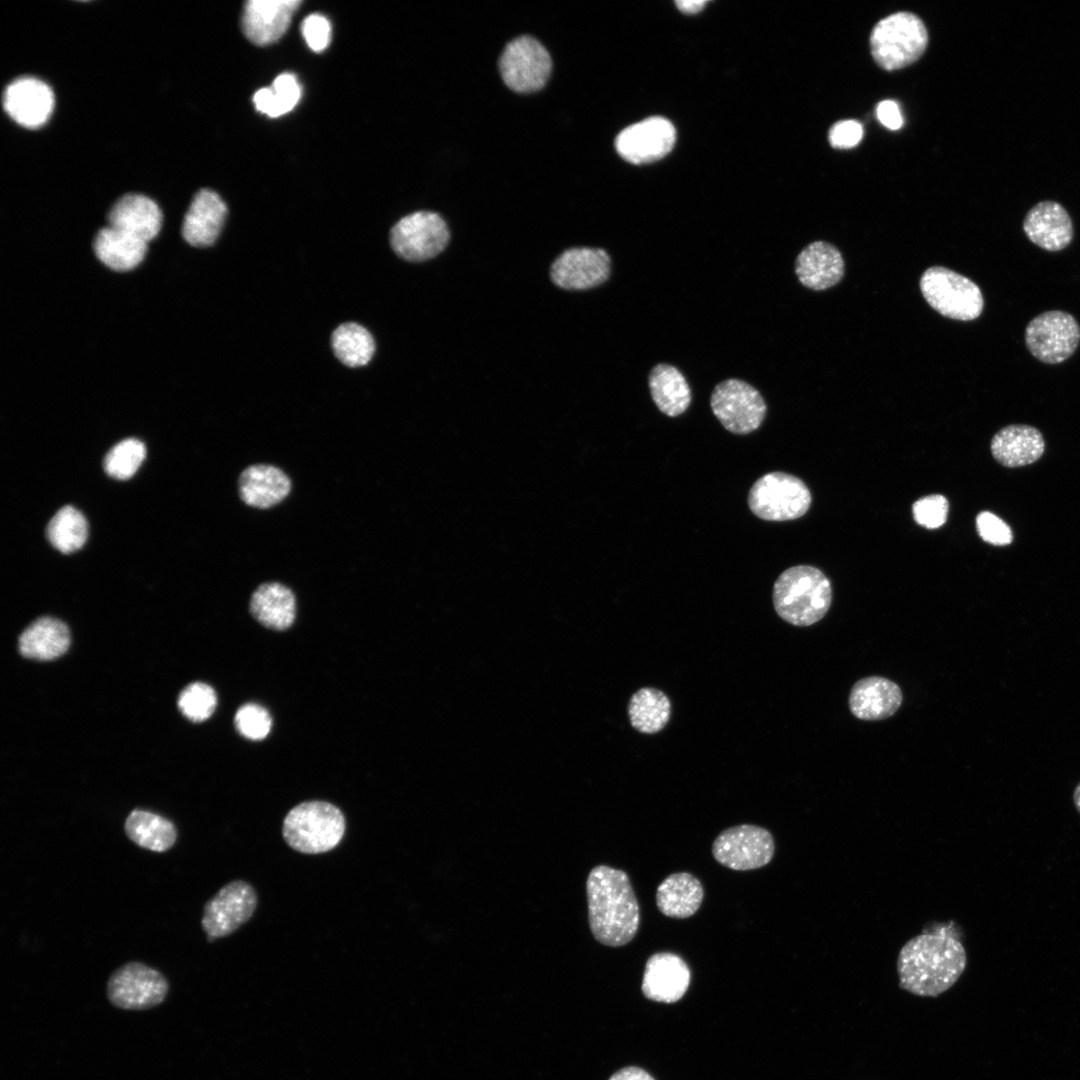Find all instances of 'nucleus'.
I'll list each match as a JSON object with an SVG mask.
<instances>
[{
  "label": "nucleus",
  "mask_w": 1080,
  "mask_h": 1080,
  "mask_svg": "<svg viewBox=\"0 0 1080 1080\" xmlns=\"http://www.w3.org/2000/svg\"><path fill=\"white\" fill-rule=\"evenodd\" d=\"M795 273L807 288L824 290L836 285L844 275V260L840 251L830 243L815 241L797 256Z\"/></svg>",
  "instance_id": "23"
},
{
  "label": "nucleus",
  "mask_w": 1080,
  "mask_h": 1080,
  "mask_svg": "<svg viewBox=\"0 0 1080 1080\" xmlns=\"http://www.w3.org/2000/svg\"><path fill=\"white\" fill-rule=\"evenodd\" d=\"M863 137V127L856 120H843L834 124L829 131L831 146L848 149L856 146Z\"/></svg>",
  "instance_id": "43"
},
{
  "label": "nucleus",
  "mask_w": 1080,
  "mask_h": 1080,
  "mask_svg": "<svg viewBox=\"0 0 1080 1080\" xmlns=\"http://www.w3.org/2000/svg\"><path fill=\"white\" fill-rule=\"evenodd\" d=\"M169 990L165 976L142 962L130 961L118 967L107 981L111 1004L125 1010H143L159 1005Z\"/></svg>",
  "instance_id": "9"
},
{
  "label": "nucleus",
  "mask_w": 1080,
  "mask_h": 1080,
  "mask_svg": "<svg viewBox=\"0 0 1080 1080\" xmlns=\"http://www.w3.org/2000/svg\"><path fill=\"white\" fill-rule=\"evenodd\" d=\"M335 356L348 367L366 365L375 351V342L363 326L347 322L338 326L331 336Z\"/></svg>",
  "instance_id": "34"
},
{
  "label": "nucleus",
  "mask_w": 1080,
  "mask_h": 1080,
  "mask_svg": "<svg viewBox=\"0 0 1080 1080\" xmlns=\"http://www.w3.org/2000/svg\"><path fill=\"white\" fill-rule=\"evenodd\" d=\"M609 1080H654L646 1071L638 1067H626L615 1074Z\"/></svg>",
  "instance_id": "45"
},
{
  "label": "nucleus",
  "mask_w": 1080,
  "mask_h": 1080,
  "mask_svg": "<svg viewBox=\"0 0 1080 1080\" xmlns=\"http://www.w3.org/2000/svg\"><path fill=\"white\" fill-rule=\"evenodd\" d=\"M628 716L632 727L637 731L645 734L657 733L670 719V700L656 688H641L630 698Z\"/></svg>",
  "instance_id": "33"
},
{
  "label": "nucleus",
  "mask_w": 1080,
  "mask_h": 1080,
  "mask_svg": "<svg viewBox=\"0 0 1080 1080\" xmlns=\"http://www.w3.org/2000/svg\"><path fill=\"white\" fill-rule=\"evenodd\" d=\"M93 249L96 257L110 269L128 271L143 260L147 242L108 225L97 232Z\"/></svg>",
  "instance_id": "30"
},
{
  "label": "nucleus",
  "mask_w": 1080,
  "mask_h": 1080,
  "mask_svg": "<svg viewBox=\"0 0 1080 1080\" xmlns=\"http://www.w3.org/2000/svg\"><path fill=\"white\" fill-rule=\"evenodd\" d=\"M710 405L723 427L739 435L759 428L766 415V404L760 392L740 379H727L717 384Z\"/></svg>",
  "instance_id": "10"
},
{
  "label": "nucleus",
  "mask_w": 1080,
  "mask_h": 1080,
  "mask_svg": "<svg viewBox=\"0 0 1080 1080\" xmlns=\"http://www.w3.org/2000/svg\"><path fill=\"white\" fill-rule=\"evenodd\" d=\"M87 535L86 518L71 505L59 509L47 526L49 542L62 553L79 550L86 542Z\"/></svg>",
  "instance_id": "35"
},
{
  "label": "nucleus",
  "mask_w": 1080,
  "mask_h": 1080,
  "mask_svg": "<svg viewBox=\"0 0 1080 1080\" xmlns=\"http://www.w3.org/2000/svg\"><path fill=\"white\" fill-rule=\"evenodd\" d=\"M920 290L934 310L951 319L974 320L984 307L980 288L969 278L945 267L928 268L921 276Z\"/></svg>",
  "instance_id": "6"
},
{
  "label": "nucleus",
  "mask_w": 1080,
  "mask_h": 1080,
  "mask_svg": "<svg viewBox=\"0 0 1080 1080\" xmlns=\"http://www.w3.org/2000/svg\"><path fill=\"white\" fill-rule=\"evenodd\" d=\"M775 843L765 828L741 824L723 830L712 844V854L721 865L737 871L758 869L773 858Z\"/></svg>",
  "instance_id": "12"
},
{
  "label": "nucleus",
  "mask_w": 1080,
  "mask_h": 1080,
  "mask_svg": "<svg viewBox=\"0 0 1080 1080\" xmlns=\"http://www.w3.org/2000/svg\"><path fill=\"white\" fill-rule=\"evenodd\" d=\"M301 96V88L293 74L283 73L270 88H261L253 96L258 111L278 117L291 111Z\"/></svg>",
  "instance_id": "36"
},
{
  "label": "nucleus",
  "mask_w": 1080,
  "mask_h": 1080,
  "mask_svg": "<svg viewBox=\"0 0 1080 1080\" xmlns=\"http://www.w3.org/2000/svg\"><path fill=\"white\" fill-rule=\"evenodd\" d=\"M249 608L260 624L282 631L288 629L295 620L296 599L287 586L278 582H267L253 592Z\"/></svg>",
  "instance_id": "27"
},
{
  "label": "nucleus",
  "mask_w": 1080,
  "mask_h": 1080,
  "mask_svg": "<svg viewBox=\"0 0 1080 1080\" xmlns=\"http://www.w3.org/2000/svg\"><path fill=\"white\" fill-rule=\"evenodd\" d=\"M811 494L794 475L771 472L760 477L748 494V506L767 521H786L803 516L810 507Z\"/></svg>",
  "instance_id": "7"
},
{
  "label": "nucleus",
  "mask_w": 1080,
  "mask_h": 1080,
  "mask_svg": "<svg viewBox=\"0 0 1080 1080\" xmlns=\"http://www.w3.org/2000/svg\"><path fill=\"white\" fill-rule=\"evenodd\" d=\"M346 820L332 803L302 802L285 816L282 836L289 847L304 854H320L334 849L342 840Z\"/></svg>",
  "instance_id": "4"
},
{
  "label": "nucleus",
  "mask_w": 1080,
  "mask_h": 1080,
  "mask_svg": "<svg viewBox=\"0 0 1080 1080\" xmlns=\"http://www.w3.org/2000/svg\"><path fill=\"white\" fill-rule=\"evenodd\" d=\"M450 232L445 220L431 211H417L400 219L391 229L394 252L410 262H422L440 254L447 246Z\"/></svg>",
  "instance_id": "8"
},
{
  "label": "nucleus",
  "mask_w": 1080,
  "mask_h": 1080,
  "mask_svg": "<svg viewBox=\"0 0 1080 1080\" xmlns=\"http://www.w3.org/2000/svg\"><path fill=\"white\" fill-rule=\"evenodd\" d=\"M504 83L518 93L541 89L550 77L552 60L546 48L535 38L520 36L510 41L499 59Z\"/></svg>",
  "instance_id": "11"
},
{
  "label": "nucleus",
  "mask_w": 1080,
  "mask_h": 1080,
  "mask_svg": "<svg viewBox=\"0 0 1080 1080\" xmlns=\"http://www.w3.org/2000/svg\"><path fill=\"white\" fill-rule=\"evenodd\" d=\"M707 1L703 0H681L676 1L677 8L685 14H695L700 12L706 5Z\"/></svg>",
  "instance_id": "46"
},
{
  "label": "nucleus",
  "mask_w": 1080,
  "mask_h": 1080,
  "mask_svg": "<svg viewBox=\"0 0 1080 1080\" xmlns=\"http://www.w3.org/2000/svg\"><path fill=\"white\" fill-rule=\"evenodd\" d=\"M1080 327L1069 313L1046 311L1033 318L1025 329V343L1038 360L1057 364L1068 359L1077 349Z\"/></svg>",
  "instance_id": "14"
},
{
  "label": "nucleus",
  "mask_w": 1080,
  "mask_h": 1080,
  "mask_svg": "<svg viewBox=\"0 0 1080 1080\" xmlns=\"http://www.w3.org/2000/svg\"><path fill=\"white\" fill-rule=\"evenodd\" d=\"M927 43L925 25L909 12L883 18L873 28L870 38L872 56L885 70H897L914 63L924 53Z\"/></svg>",
  "instance_id": "5"
},
{
  "label": "nucleus",
  "mask_w": 1080,
  "mask_h": 1080,
  "mask_svg": "<svg viewBox=\"0 0 1080 1080\" xmlns=\"http://www.w3.org/2000/svg\"><path fill=\"white\" fill-rule=\"evenodd\" d=\"M301 0H249L242 15L245 36L255 45L274 43L288 29Z\"/></svg>",
  "instance_id": "18"
},
{
  "label": "nucleus",
  "mask_w": 1080,
  "mask_h": 1080,
  "mask_svg": "<svg viewBox=\"0 0 1080 1080\" xmlns=\"http://www.w3.org/2000/svg\"><path fill=\"white\" fill-rule=\"evenodd\" d=\"M704 898L701 882L688 872H677L666 877L657 887L656 905L659 911L671 918L684 919L694 915Z\"/></svg>",
  "instance_id": "28"
},
{
  "label": "nucleus",
  "mask_w": 1080,
  "mask_h": 1080,
  "mask_svg": "<svg viewBox=\"0 0 1080 1080\" xmlns=\"http://www.w3.org/2000/svg\"><path fill=\"white\" fill-rule=\"evenodd\" d=\"M146 456L145 445L138 439L128 438L114 445L104 458L106 473L118 480L131 478Z\"/></svg>",
  "instance_id": "37"
},
{
  "label": "nucleus",
  "mask_w": 1080,
  "mask_h": 1080,
  "mask_svg": "<svg viewBox=\"0 0 1080 1080\" xmlns=\"http://www.w3.org/2000/svg\"><path fill=\"white\" fill-rule=\"evenodd\" d=\"M976 526L980 537L990 544L1002 546L1013 540L1010 527L989 511H982L977 515Z\"/></svg>",
  "instance_id": "41"
},
{
  "label": "nucleus",
  "mask_w": 1080,
  "mask_h": 1080,
  "mask_svg": "<svg viewBox=\"0 0 1080 1080\" xmlns=\"http://www.w3.org/2000/svg\"><path fill=\"white\" fill-rule=\"evenodd\" d=\"M1023 230L1031 242L1052 252L1066 248L1073 238L1068 212L1051 200L1041 201L1027 212Z\"/></svg>",
  "instance_id": "21"
},
{
  "label": "nucleus",
  "mask_w": 1080,
  "mask_h": 1080,
  "mask_svg": "<svg viewBox=\"0 0 1080 1080\" xmlns=\"http://www.w3.org/2000/svg\"><path fill=\"white\" fill-rule=\"evenodd\" d=\"M301 32L309 48L314 52H322L329 45L331 26L327 18L320 14L307 16L302 22Z\"/></svg>",
  "instance_id": "42"
},
{
  "label": "nucleus",
  "mask_w": 1080,
  "mask_h": 1080,
  "mask_svg": "<svg viewBox=\"0 0 1080 1080\" xmlns=\"http://www.w3.org/2000/svg\"><path fill=\"white\" fill-rule=\"evenodd\" d=\"M690 983V969L677 954L659 952L645 965L642 992L651 1000L672 1003L680 1000Z\"/></svg>",
  "instance_id": "19"
},
{
  "label": "nucleus",
  "mask_w": 1080,
  "mask_h": 1080,
  "mask_svg": "<svg viewBox=\"0 0 1080 1080\" xmlns=\"http://www.w3.org/2000/svg\"><path fill=\"white\" fill-rule=\"evenodd\" d=\"M948 509L947 499L939 494L920 498L912 507L915 521L929 529L938 528L946 522Z\"/></svg>",
  "instance_id": "40"
},
{
  "label": "nucleus",
  "mask_w": 1080,
  "mask_h": 1080,
  "mask_svg": "<svg viewBox=\"0 0 1080 1080\" xmlns=\"http://www.w3.org/2000/svg\"><path fill=\"white\" fill-rule=\"evenodd\" d=\"M70 645L68 627L53 617H41L19 637V651L27 658L47 661L63 655Z\"/></svg>",
  "instance_id": "29"
},
{
  "label": "nucleus",
  "mask_w": 1080,
  "mask_h": 1080,
  "mask_svg": "<svg viewBox=\"0 0 1080 1080\" xmlns=\"http://www.w3.org/2000/svg\"><path fill=\"white\" fill-rule=\"evenodd\" d=\"M257 894L251 884L234 880L224 885L203 907L201 927L208 942L226 937L253 915Z\"/></svg>",
  "instance_id": "13"
},
{
  "label": "nucleus",
  "mask_w": 1080,
  "mask_h": 1080,
  "mask_svg": "<svg viewBox=\"0 0 1080 1080\" xmlns=\"http://www.w3.org/2000/svg\"><path fill=\"white\" fill-rule=\"evenodd\" d=\"M238 732L250 740H262L271 730L272 719L269 712L255 703L242 705L235 715Z\"/></svg>",
  "instance_id": "39"
},
{
  "label": "nucleus",
  "mask_w": 1080,
  "mask_h": 1080,
  "mask_svg": "<svg viewBox=\"0 0 1080 1080\" xmlns=\"http://www.w3.org/2000/svg\"><path fill=\"white\" fill-rule=\"evenodd\" d=\"M676 131L663 117H650L622 130L615 141L618 153L633 164L657 161L673 148Z\"/></svg>",
  "instance_id": "16"
},
{
  "label": "nucleus",
  "mask_w": 1080,
  "mask_h": 1080,
  "mask_svg": "<svg viewBox=\"0 0 1080 1080\" xmlns=\"http://www.w3.org/2000/svg\"><path fill=\"white\" fill-rule=\"evenodd\" d=\"M1073 803H1074L1077 811L1080 813V782L1077 784V786L1074 789Z\"/></svg>",
  "instance_id": "47"
},
{
  "label": "nucleus",
  "mask_w": 1080,
  "mask_h": 1080,
  "mask_svg": "<svg viewBox=\"0 0 1080 1080\" xmlns=\"http://www.w3.org/2000/svg\"><path fill=\"white\" fill-rule=\"evenodd\" d=\"M967 955L963 944L942 928L911 938L897 958L899 987L920 997H937L963 974Z\"/></svg>",
  "instance_id": "1"
},
{
  "label": "nucleus",
  "mask_w": 1080,
  "mask_h": 1080,
  "mask_svg": "<svg viewBox=\"0 0 1080 1080\" xmlns=\"http://www.w3.org/2000/svg\"><path fill=\"white\" fill-rule=\"evenodd\" d=\"M588 921L593 937L609 947L628 944L640 923V910L629 877L607 865L594 867L587 877Z\"/></svg>",
  "instance_id": "2"
},
{
  "label": "nucleus",
  "mask_w": 1080,
  "mask_h": 1080,
  "mask_svg": "<svg viewBox=\"0 0 1080 1080\" xmlns=\"http://www.w3.org/2000/svg\"><path fill=\"white\" fill-rule=\"evenodd\" d=\"M124 832L137 846L166 852L176 843L178 832L175 824L151 811L134 809L125 819Z\"/></svg>",
  "instance_id": "31"
},
{
  "label": "nucleus",
  "mask_w": 1080,
  "mask_h": 1080,
  "mask_svg": "<svg viewBox=\"0 0 1080 1080\" xmlns=\"http://www.w3.org/2000/svg\"><path fill=\"white\" fill-rule=\"evenodd\" d=\"M776 613L794 626H810L820 621L832 602L829 579L819 569L799 565L788 568L774 583Z\"/></svg>",
  "instance_id": "3"
},
{
  "label": "nucleus",
  "mask_w": 1080,
  "mask_h": 1080,
  "mask_svg": "<svg viewBox=\"0 0 1080 1080\" xmlns=\"http://www.w3.org/2000/svg\"><path fill=\"white\" fill-rule=\"evenodd\" d=\"M1045 443L1040 431L1029 425H1010L998 431L991 441L993 457L1003 466L1014 468L1036 462Z\"/></svg>",
  "instance_id": "26"
},
{
  "label": "nucleus",
  "mask_w": 1080,
  "mask_h": 1080,
  "mask_svg": "<svg viewBox=\"0 0 1080 1080\" xmlns=\"http://www.w3.org/2000/svg\"><path fill=\"white\" fill-rule=\"evenodd\" d=\"M902 701V691L895 682L881 676H869L854 683L848 705L856 718L878 721L894 715Z\"/></svg>",
  "instance_id": "20"
},
{
  "label": "nucleus",
  "mask_w": 1080,
  "mask_h": 1080,
  "mask_svg": "<svg viewBox=\"0 0 1080 1080\" xmlns=\"http://www.w3.org/2000/svg\"><path fill=\"white\" fill-rule=\"evenodd\" d=\"M648 384L654 403L667 416H678L690 405V387L676 367L657 364L649 373Z\"/></svg>",
  "instance_id": "32"
},
{
  "label": "nucleus",
  "mask_w": 1080,
  "mask_h": 1080,
  "mask_svg": "<svg viewBox=\"0 0 1080 1080\" xmlns=\"http://www.w3.org/2000/svg\"><path fill=\"white\" fill-rule=\"evenodd\" d=\"M3 107L18 124L36 128L43 125L52 113L54 95L45 82L33 77H21L6 87Z\"/></svg>",
  "instance_id": "17"
},
{
  "label": "nucleus",
  "mask_w": 1080,
  "mask_h": 1080,
  "mask_svg": "<svg viewBox=\"0 0 1080 1080\" xmlns=\"http://www.w3.org/2000/svg\"><path fill=\"white\" fill-rule=\"evenodd\" d=\"M227 207L221 197L210 189L198 191L184 216L182 236L192 246L207 247L218 238Z\"/></svg>",
  "instance_id": "22"
},
{
  "label": "nucleus",
  "mask_w": 1080,
  "mask_h": 1080,
  "mask_svg": "<svg viewBox=\"0 0 1080 1080\" xmlns=\"http://www.w3.org/2000/svg\"><path fill=\"white\" fill-rule=\"evenodd\" d=\"M217 696L214 689L201 682H195L183 689L178 698V707L188 719L204 721L214 712Z\"/></svg>",
  "instance_id": "38"
},
{
  "label": "nucleus",
  "mask_w": 1080,
  "mask_h": 1080,
  "mask_svg": "<svg viewBox=\"0 0 1080 1080\" xmlns=\"http://www.w3.org/2000/svg\"><path fill=\"white\" fill-rule=\"evenodd\" d=\"M108 225L129 233L145 242L160 231L162 214L158 205L142 194H126L119 198L108 213Z\"/></svg>",
  "instance_id": "25"
},
{
  "label": "nucleus",
  "mask_w": 1080,
  "mask_h": 1080,
  "mask_svg": "<svg viewBox=\"0 0 1080 1080\" xmlns=\"http://www.w3.org/2000/svg\"><path fill=\"white\" fill-rule=\"evenodd\" d=\"M291 487L288 475L280 468L268 464L248 466L238 480L241 500L248 506L259 509H267L282 502L290 493Z\"/></svg>",
  "instance_id": "24"
},
{
  "label": "nucleus",
  "mask_w": 1080,
  "mask_h": 1080,
  "mask_svg": "<svg viewBox=\"0 0 1080 1080\" xmlns=\"http://www.w3.org/2000/svg\"><path fill=\"white\" fill-rule=\"evenodd\" d=\"M611 259L601 248L579 247L565 250L551 266L553 283L566 290H586L604 283Z\"/></svg>",
  "instance_id": "15"
},
{
  "label": "nucleus",
  "mask_w": 1080,
  "mask_h": 1080,
  "mask_svg": "<svg viewBox=\"0 0 1080 1080\" xmlns=\"http://www.w3.org/2000/svg\"><path fill=\"white\" fill-rule=\"evenodd\" d=\"M878 120L887 128L897 130L903 125L898 104L892 100L881 101L876 108Z\"/></svg>",
  "instance_id": "44"
}]
</instances>
